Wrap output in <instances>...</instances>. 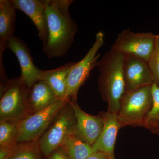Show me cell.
I'll list each match as a JSON object with an SVG mask.
<instances>
[{"label": "cell", "mask_w": 159, "mask_h": 159, "mask_svg": "<svg viewBox=\"0 0 159 159\" xmlns=\"http://www.w3.org/2000/svg\"><path fill=\"white\" fill-rule=\"evenodd\" d=\"M68 99H57L48 107L29 115L19 124L18 143L39 140L49 128Z\"/></svg>", "instance_id": "obj_6"}, {"label": "cell", "mask_w": 159, "mask_h": 159, "mask_svg": "<svg viewBox=\"0 0 159 159\" xmlns=\"http://www.w3.org/2000/svg\"><path fill=\"white\" fill-rule=\"evenodd\" d=\"M115 157H112L107 154L104 152H97L92 153L86 159H112Z\"/></svg>", "instance_id": "obj_23"}, {"label": "cell", "mask_w": 159, "mask_h": 159, "mask_svg": "<svg viewBox=\"0 0 159 159\" xmlns=\"http://www.w3.org/2000/svg\"><path fill=\"white\" fill-rule=\"evenodd\" d=\"M148 63L154 81L159 86V34L156 35L154 48Z\"/></svg>", "instance_id": "obj_21"}, {"label": "cell", "mask_w": 159, "mask_h": 159, "mask_svg": "<svg viewBox=\"0 0 159 159\" xmlns=\"http://www.w3.org/2000/svg\"><path fill=\"white\" fill-rule=\"evenodd\" d=\"M57 99L50 86L44 81L39 80L27 89L26 103L29 115L48 107Z\"/></svg>", "instance_id": "obj_15"}, {"label": "cell", "mask_w": 159, "mask_h": 159, "mask_svg": "<svg viewBox=\"0 0 159 159\" xmlns=\"http://www.w3.org/2000/svg\"><path fill=\"white\" fill-rule=\"evenodd\" d=\"M112 159H115V158H112Z\"/></svg>", "instance_id": "obj_25"}, {"label": "cell", "mask_w": 159, "mask_h": 159, "mask_svg": "<svg viewBox=\"0 0 159 159\" xmlns=\"http://www.w3.org/2000/svg\"><path fill=\"white\" fill-rule=\"evenodd\" d=\"M155 34L151 32H134L127 29L118 34L111 50L131 55L148 63L153 52Z\"/></svg>", "instance_id": "obj_8"}, {"label": "cell", "mask_w": 159, "mask_h": 159, "mask_svg": "<svg viewBox=\"0 0 159 159\" xmlns=\"http://www.w3.org/2000/svg\"><path fill=\"white\" fill-rule=\"evenodd\" d=\"M153 103L145 119L144 127L152 133L159 135V86L155 83L152 85Z\"/></svg>", "instance_id": "obj_20"}, {"label": "cell", "mask_w": 159, "mask_h": 159, "mask_svg": "<svg viewBox=\"0 0 159 159\" xmlns=\"http://www.w3.org/2000/svg\"><path fill=\"white\" fill-rule=\"evenodd\" d=\"M46 159H70L61 147L54 150Z\"/></svg>", "instance_id": "obj_22"}, {"label": "cell", "mask_w": 159, "mask_h": 159, "mask_svg": "<svg viewBox=\"0 0 159 159\" xmlns=\"http://www.w3.org/2000/svg\"><path fill=\"white\" fill-rule=\"evenodd\" d=\"M124 55L125 93L152 85L154 81L148 62L133 55Z\"/></svg>", "instance_id": "obj_9"}, {"label": "cell", "mask_w": 159, "mask_h": 159, "mask_svg": "<svg viewBox=\"0 0 159 159\" xmlns=\"http://www.w3.org/2000/svg\"><path fill=\"white\" fill-rule=\"evenodd\" d=\"M12 149L0 146V159H7Z\"/></svg>", "instance_id": "obj_24"}, {"label": "cell", "mask_w": 159, "mask_h": 159, "mask_svg": "<svg viewBox=\"0 0 159 159\" xmlns=\"http://www.w3.org/2000/svg\"><path fill=\"white\" fill-rule=\"evenodd\" d=\"M124 54L111 50L98 61V86L103 100L107 102V111L118 115L125 94L123 66Z\"/></svg>", "instance_id": "obj_2"}, {"label": "cell", "mask_w": 159, "mask_h": 159, "mask_svg": "<svg viewBox=\"0 0 159 159\" xmlns=\"http://www.w3.org/2000/svg\"><path fill=\"white\" fill-rule=\"evenodd\" d=\"M152 103V85L125 93L117 115L121 128L126 126L144 127Z\"/></svg>", "instance_id": "obj_3"}, {"label": "cell", "mask_w": 159, "mask_h": 159, "mask_svg": "<svg viewBox=\"0 0 159 159\" xmlns=\"http://www.w3.org/2000/svg\"><path fill=\"white\" fill-rule=\"evenodd\" d=\"M8 48L17 57L20 66L21 81L27 88H30L39 81L42 70L37 68L33 61L31 52L27 45L22 40L14 35L9 40Z\"/></svg>", "instance_id": "obj_11"}, {"label": "cell", "mask_w": 159, "mask_h": 159, "mask_svg": "<svg viewBox=\"0 0 159 159\" xmlns=\"http://www.w3.org/2000/svg\"><path fill=\"white\" fill-rule=\"evenodd\" d=\"M104 119V125L101 135L96 142L92 145L93 152H104L112 157H114V148L117 134L121 125L118 115L108 111L100 112Z\"/></svg>", "instance_id": "obj_14"}, {"label": "cell", "mask_w": 159, "mask_h": 159, "mask_svg": "<svg viewBox=\"0 0 159 159\" xmlns=\"http://www.w3.org/2000/svg\"><path fill=\"white\" fill-rule=\"evenodd\" d=\"M104 37L102 31L97 32L93 45L85 56L79 62H76L71 70L67 80L66 99H77V93L80 87L88 78L91 71L98 66L97 60L100 56L98 52L104 45Z\"/></svg>", "instance_id": "obj_7"}, {"label": "cell", "mask_w": 159, "mask_h": 159, "mask_svg": "<svg viewBox=\"0 0 159 159\" xmlns=\"http://www.w3.org/2000/svg\"><path fill=\"white\" fill-rule=\"evenodd\" d=\"M70 0H47L46 15L48 39L42 51L48 58L66 55L74 40L78 26L71 18Z\"/></svg>", "instance_id": "obj_1"}, {"label": "cell", "mask_w": 159, "mask_h": 159, "mask_svg": "<svg viewBox=\"0 0 159 159\" xmlns=\"http://www.w3.org/2000/svg\"><path fill=\"white\" fill-rule=\"evenodd\" d=\"M76 119L70 99L57 114L53 122L39 140L40 148L46 158L61 147L70 134L75 132Z\"/></svg>", "instance_id": "obj_4"}, {"label": "cell", "mask_w": 159, "mask_h": 159, "mask_svg": "<svg viewBox=\"0 0 159 159\" xmlns=\"http://www.w3.org/2000/svg\"><path fill=\"white\" fill-rule=\"evenodd\" d=\"M61 147L70 159H86L93 153L92 146L80 139L75 132L67 137Z\"/></svg>", "instance_id": "obj_17"}, {"label": "cell", "mask_w": 159, "mask_h": 159, "mask_svg": "<svg viewBox=\"0 0 159 159\" xmlns=\"http://www.w3.org/2000/svg\"><path fill=\"white\" fill-rule=\"evenodd\" d=\"M20 121H0V146L12 148L18 144Z\"/></svg>", "instance_id": "obj_19"}, {"label": "cell", "mask_w": 159, "mask_h": 159, "mask_svg": "<svg viewBox=\"0 0 159 159\" xmlns=\"http://www.w3.org/2000/svg\"><path fill=\"white\" fill-rule=\"evenodd\" d=\"M47 0H13L16 9L28 15L39 31V36L43 48L47 45L48 39V29L46 15Z\"/></svg>", "instance_id": "obj_13"}, {"label": "cell", "mask_w": 159, "mask_h": 159, "mask_svg": "<svg viewBox=\"0 0 159 159\" xmlns=\"http://www.w3.org/2000/svg\"><path fill=\"white\" fill-rule=\"evenodd\" d=\"M70 99L76 119L75 133L83 141L92 146L101 135L104 125L102 115L92 116L82 110L77 99Z\"/></svg>", "instance_id": "obj_10"}, {"label": "cell", "mask_w": 159, "mask_h": 159, "mask_svg": "<svg viewBox=\"0 0 159 159\" xmlns=\"http://www.w3.org/2000/svg\"><path fill=\"white\" fill-rule=\"evenodd\" d=\"M76 63L68 62L54 70H42L39 80L44 81L50 86L57 99H66L67 80Z\"/></svg>", "instance_id": "obj_16"}, {"label": "cell", "mask_w": 159, "mask_h": 159, "mask_svg": "<svg viewBox=\"0 0 159 159\" xmlns=\"http://www.w3.org/2000/svg\"><path fill=\"white\" fill-rule=\"evenodd\" d=\"M6 159H46L43 155L39 140L18 143L11 149Z\"/></svg>", "instance_id": "obj_18"}, {"label": "cell", "mask_w": 159, "mask_h": 159, "mask_svg": "<svg viewBox=\"0 0 159 159\" xmlns=\"http://www.w3.org/2000/svg\"><path fill=\"white\" fill-rule=\"evenodd\" d=\"M0 121H20L29 115L26 103L27 87L20 77L1 83Z\"/></svg>", "instance_id": "obj_5"}, {"label": "cell", "mask_w": 159, "mask_h": 159, "mask_svg": "<svg viewBox=\"0 0 159 159\" xmlns=\"http://www.w3.org/2000/svg\"><path fill=\"white\" fill-rule=\"evenodd\" d=\"M13 0L0 1V76L2 82L8 80L3 62L4 51L8 48L15 27L16 13Z\"/></svg>", "instance_id": "obj_12"}]
</instances>
